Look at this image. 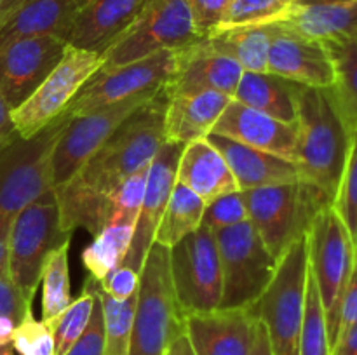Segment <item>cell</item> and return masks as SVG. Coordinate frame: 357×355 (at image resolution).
I'll use <instances>...</instances> for the list:
<instances>
[{"label": "cell", "instance_id": "6da1fadb", "mask_svg": "<svg viewBox=\"0 0 357 355\" xmlns=\"http://www.w3.org/2000/svg\"><path fill=\"white\" fill-rule=\"evenodd\" d=\"M164 108L162 86L153 100L135 111L68 181L54 187L65 232L84 228L94 237L107 226L114 191L129 176L150 166L166 141Z\"/></svg>", "mask_w": 357, "mask_h": 355}, {"label": "cell", "instance_id": "7a4b0ae2", "mask_svg": "<svg viewBox=\"0 0 357 355\" xmlns=\"http://www.w3.org/2000/svg\"><path fill=\"white\" fill-rule=\"evenodd\" d=\"M296 110L300 178L323 191L333 204L347 162L352 131L330 87L298 86Z\"/></svg>", "mask_w": 357, "mask_h": 355}, {"label": "cell", "instance_id": "3957f363", "mask_svg": "<svg viewBox=\"0 0 357 355\" xmlns=\"http://www.w3.org/2000/svg\"><path fill=\"white\" fill-rule=\"evenodd\" d=\"M185 334V313L174 292L169 249L152 244L139 270L129 355H164Z\"/></svg>", "mask_w": 357, "mask_h": 355}, {"label": "cell", "instance_id": "277c9868", "mask_svg": "<svg viewBox=\"0 0 357 355\" xmlns=\"http://www.w3.org/2000/svg\"><path fill=\"white\" fill-rule=\"evenodd\" d=\"M70 120L65 111L40 132L17 138L0 153V219H13L54 190L52 157Z\"/></svg>", "mask_w": 357, "mask_h": 355}, {"label": "cell", "instance_id": "5b68a950", "mask_svg": "<svg viewBox=\"0 0 357 355\" xmlns=\"http://www.w3.org/2000/svg\"><path fill=\"white\" fill-rule=\"evenodd\" d=\"M309 270L316 282L326 319L331 354L337 340L342 303L356 265V244L333 204L319 209L307 232Z\"/></svg>", "mask_w": 357, "mask_h": 355}, {"label": "cell", "instance_id": "8992f818", "mask_svg": "<svg viewBox=\"0 0 357 355\" xmlns=\"http://www.w3.org/2000/svg\"><path fill=\"white\" fill-rule=\"evenodd\" d=\"M307 277L309 249L305 235L279 258L271 285L253 305V312L267 331L272 355H300Z\"/></svg>", "mask_w": 357, "mask_h": 355}, {"label": "cell", "instance_id": "52a82bcc", "mask_svg": "<svg viewBox=\"0 0 357 355\" xmlns=\"http://www.w3.org/2000/svg\"><path fill=\"white\" fill-rule=\"evenodd\" d=\"M241 191L250 223L275 260L305 237L319 209L331 204L323 191L303 180Z\"/></svg>", "mask_w": 357, "mask_h": 355}, {"label": "cell", "instance_id": "ba28073f", "mask_svg": "<svg viewBox=\"0 0 357 355\" xmlns=\"http://www.w3.org/2000/svg\"><path fill=\"white\" fill-rule=\"evenodd\" d=\"M201 35L187 0H150L138 19L101 54L98 72L139 61L164 51H178Z\"/></svg>", "mask_w": 357, "mask_h": 355}, {"label": "cell", "instance_id": "9c48e42d", "mask_svg": "<svg viewBox=\"0 0 357 355\" xmlns=\"http://www.w3.org/2000/svg\"><path fill=\"white\" fill-rule=\"evenodd\" d=\"M70 239L72 233L61 228L54 191L14 216L7 242V268L26 298H35L49 253Z\"/></svg>", "mask_w": 357, "mask_h": 355}, {"label": "cell", "instance_id": "30bf717a", "mask_svg": "<svg viewBox=\"0 0 357 355\" xmlns=\"http://www.w3.org/2000/svg\"><path fill=\"white\" fill-rule=\"evenodd\" d=\"M223 289L220 308H248L267 291L279 260L265 247L250 221L216 230Z\"/></svg>", "mask_w": 357, "mask_h": 355}, {"label": "cell", "instance_id": "8fae6325", "mask_svg": "<svg viewBox=\"0 0 357 355\" xmlns=\"http://www.w3.org/2000/svg\"><path fill=\"white\" fill-rule=\"evenodd\" d=\"M100 68V52L86 51L68 44L63 58L35 93L20 106L10 110V118L20 138H31L61 117L73 97Z\"/></svg>", "mask_w": 357, "mask_h": 355}, {"label": "cell", "instance_id": "7c38bea8", "mask_svg": "<svg viewBox=\"0 0 357 355\" xmlns=\"http://www.w3.org/2000/svg\"><path fill=\"white\" fill-rule=\"evenodd\" d=\"M174 292L185 315L220 308L223 289L218 242L211 228L201 225L169 249Z\"/></svg>", "mask_w": 357, "mask_h": 355}, {"label": "cell", "instance_id": "4fadbf2b", "mask_svg": "<svg viewBox=\"0 0 357 355\" xmlns=\"http://www.w3.org/2000/svg\"><path fill=\"white\" fill-rule=\"evenodd\" d=\"M162 89V87H160ZM159 89V90H160ZM159 90L136 94L124 101L100 108L87 115L72 117L56 145L52 157L54 187L68 181L98 148L131 117L135 111L153 100Z\"/></svg>", "mask_w": 357, "mask_h": 355}, {"label": "cell", "instance_id": "5bb4252c", "mask_svg": "<svg viewBox=\"0 0 357 355\" xmlns=\"http://www.w3.org/2000/svg\"><path fill=\"white\" fill-rule=\"evenodd\" d=\"M174 68V51H164L117 68L96 72L79 90L66 111L70 117L87 115L136 94L159 90Z\"/></svg>", "mask_w": 357, "mask_h": 355}, {"label": "cell", "instance_id": "9a60e30c", "mask_svg": "<svg viewBox=\"0 0 357 355\" xmlns=\"http://www.w3.org/2000/svg\"><path fill=\"white\" fill-rule=\"evenodd\" d=\"M68 42L31 37L0 47V94L10 110L35 93L65 54Z\"/></svg>", "mask_w": 357, "mask_h": 355}, {"label": "cell", "instance_id": "2e32d148", "mask_svg": "<svg viewBox=\"0 0 357 355\" xmlns=\"http://www.w3.org/2000/svg\"><path fill=\"white\" fill-rule=\"evenodd\" d=\"M267 72L319 89H328L335 82L333 61L326 44L303 37L282 23L272 24Z\"/></svg>", "mask_w": 357, "mask_h": 355}, {"label": "cell", "instance_id": "e0dca14e", "mask_svg": "<svg viewBox=\"0 0 357 355\" xmlns=\"http://www.w3.org/2000/svg\"><path fill=\"white\" fill-rule=\"evenodd\" d=\"M183 145L173 141H164L157 155L150 162L149 176H146L145 195H143L142 209L136 219L135 232H132L131 247L126 256L124 263L135 268L139 274L145 258L153 244L155 230L164 214L167 200L171 197L174 184H176V171L180 162Z\"/></svg>", "mask_w": 357, "mask_h": 355}, {"label": "cell", "instance_id": "ac0fdd59", "mask_svg": "<svg viewBox=\"0 0 357 355\" xmlns=\"http://www.w3.org/2000/svg\"><path fill=\"white\" fill-rule=\"evenodd\" d=\"M257 326L253 306L185 315V334L195 355H250Z\"/></svg>", "mask_w": 357, "mask_h": 355}, {"label": "cell", "instance_id": "d6986e66", "mask_svg": "<svg viewBox=\"0 0 357 355\" xmlns=\"http://www.w3.org/2000/svg\"><path fill=\"white\" fill-rule=\"evenodd\" d=\"M243 68L229 56L213 51L204 40L197 38L192 44L174 51V68L164 84L166 93H195L216 90L234 97Z\"/></svg>", "mask_w": 357, "mask_h": 355}, {"label": "cell", "instance_id": "ffe728a7", "mask_svg": "<svg viewBox=\"0 0 357 355\" xmlns=\"http://www.w3.org/2000/svg\"><path fill=\"white\" fill-rule=\"evenodd\" d=\"M211 132L257 150H264L289 162L296 164L298 160L296 124H288L271 115L261 113L236 100H230Z\"/></svg>", "mask_w": 357, "mask_h": 355}, {"label": "cell", "instance_id": "44dd1931", "mask_svg": "<svg viewBox=\"0 0 357 355\" xmlns=\"http://www.w3.org/2000/svg\"><path fill=\"white\" fill-rule=\"evenodd\" d=\"M150 0H89L80 7L68 44L103 54L132 26Z\"/></svg>", "mask_w": 357, "mask_h": 355}, {"label": "cell", "instance_id": "7402d4cb", "mask_svg": "<svg viewBox=\"0 0 357 355\" xmlns=\"http://www.w3.org/2000/svg\"><path fill=\"white\" fill-rule=\"evenodd\" d=\"M206 139L222 153L239 190H253L302 180L295 162L213 132H209Z\"/></svg>", "mask_w": 357, "mask_h": 355}, {"label": "cell", "instance_id": "603a6c76", "mask_svg": "<svg viewBox=\"0 0 357 355\" xmlns=\"http://www.w3.org/2000/svg\"><path fill=\"white\" fill-rule=\"evenodd\" d=\"M166 93V90H164ZM232 97L216 90L166 93L164 134L166 141L188 145L204 139Z\"/></svg>", "mask_w": 357, "mask_h": 355}, {"label": "cell", "instance_id": "cb8c5ba5", "mask_svg": "<svg viewBox=\"0 0 357 355\" xmlns=\"http://www.w3.org/2000/svg\"><path fill=\"white\" fill-rule=\"evenodd\" d=\"M281 23L319 42L357 38V0H295Z\"/></svg>", "mask_w": 357, "mask_h": 355}, {"label": "cell", "instance_id": "d4e9b609", "mask_svg": "<svg viewBox=\"0 0 357 355\" xmlns=\"http://www.w3.org/2000/svg\"><path fill=\"white\" fill-rule=\"evenodd\" d=\"M77 14L75 0H28L0 24V47L31 37H54L68 42Z\"/></svg>", "mask_w": 357, "mask_h": 355}, {"label": "cell", "instance_id": "484cf974", "mask_svg": "<svg viewBox=\"0 0 357 355\" xmlns=\"http://www.w3.org/2000/svg\"><path fill=\"white\" fill-rule=\"evenodd\" d=\"M176 183L190 188L204 204L220 195L239 190L222 153L206 138L183 146L178 162Z\"/></svg>", "mask_w": 357, "mask_h": 355}, {"label": "cell", "instance_id": "4316f807", "mask_svg": "<svg viewBox=\"0 0 357 355\" xmlns=\"http://www.w3.org/2000/svg\"><path fill=\"white\" fill-rule=\"evenodd\" d=\"M298 86L274 73L243 72L232 100L282 122L296 124Z\"/></svg>", "mask_w": 357, "mask_h": 355}, {"label": "cell", "instance_id": "83f0119b", "mask_svg": "<svg viewBox=\"0 0 357 355\" xmlns=\"http://www.w3.org/2000/svg\"><path fill=\"white\" fill-rule=\"evenodd\" d=\"M204 40L213 51L232 58L243 72H267L272 24L218 30L206 35Z\"/></svg>", "mask_w": 357, "mask_h": 355}, {"label": "cell", "instance_id": "f1b7e54d", "mask_svg": "<svg viewBox=\"0 0 357 355\" xmlns=\"http://www.w3.org/2000/svg\"><path fill=\"white\" fill-rule=\"evenodd\" d=\"M206 204L197 194L183 184H174L164 214L155 230L153 244L173 249L180 240L194 233L202 225Z\"/></svg>", "mask_w": 357, "mask_h": 355}, {"label": "cell", "instance_id": "f546056e", "mask_svg": "<svg viewBox=\"0 0 357 355\" xmlns=\"http://www.w3.org/2000/svg\"><path fill=\"white\" fill-rule=\"evenodd\" d=\"M335 68V82L330 87L345 122L357 127V38L324 42Z\"/></svg>", "mask_w": 357, "mask_h": 355}, {"label": "cell", "instance_id": "4dcf8cb0", "mask_svg": "<svg viewBox=\"0 0 357 355\" xmlns=\"http://www.w3.org/2000/svg\"><path fill=\"white\" fill-rule=\"evenodd\" d=\"M135 226L107 225L93 242L82 251V263L87 274L98 282L103 281L119 265L124 263L129 253Z\"/></svg>", "mask_w": 357, "mask_h": 355}, {"label": "cell", "instance_id": "1f68e13d", "mask_svg": "<svg viewBox=\"0 0 357 355\" xmlns=\"http://www.w3.org/2000/svg\"><path fill=\"white\" fill-rule=\"evenodd\" d=\"M70 242L56 247L42 267V320L49 322L72 303L70 285Z\"/></svg>", "mask_w": 357, "mask_h": 355}, {"label": "cell", "instance_id": "d6a6232c", "mask_svg": "<svg viewBox=\"0 0 357 355\" xmlns=\"http://www.w3.org/2000/svg\"><path fill=\"white\" fill-rule=\"evenodd\" d=\"M96 299L98 281L91 277V275H87L86 282H84L82 294L79 298L72 299V303L58 317L45 322L49 324L52 336H54L56 355H65L70 350V347L79 340V336L84 333L87 324H89Z\"/></svg>", "mask_w": 357, "mask_h": 355}, {"label": "cell", "instance_id": "836d02e7", "mask_svg": "<svg viewBox=\"0 0 357 355\" xmlns=\"http://www.w3.org/2000/svg\"><path fill=\"white\" fill-rule=\"evenodd\" d=\"M100 299L105 322V355H129L136 294L124 301H119L100 289Z\"/></svg>", "mask_w": 357, "mask_h": 355}, {"label": "cell", "instance_id": "e575fe53", "mask_svg": "<svg viewBox=\"0 0 357 355\" xmlns=\"http://www.w3.org/2000/svg\"><path fill=\"white\" fill-rule=\"evenodd\" d=\"M293 3L295 0H234L215 31L281 23L291 10Z\"/></svg>", "mask_w": 357, "mask_h": 355}, {"label": "cell", "instance_id": "d590c367", "mask_svg": "<svg viewBox=\"0 0 357 355\" xmlns=\"http://www.w3.org/2000/svg\"><path fill=\"white\" fill-rule=\"evenodd\" d=\"M300 355H331L330 336H328L326 319L321 305L319 292L316 282L309 270L307 277L305 313H303L302 341H300Z\"/></svg>", "mask_w": 357, "mask_h": 355}, {"label": "cell", "instance_id": "8d00e7d4", "mask_svg": "<svg viewBox=\"0 0 357 355\" xmlns=\"http://www.w3.org/2000/svg\"><path fill=\"white\" fill-rule=\"evenodd\" d=\"M149 167H143L138 173L129 176L110 198V216L107 225H124L135 226L138 219L139 209H142L143 195H145L146 176Z\"/></svg>", "mask_w": 357, "mask_h": 355}, {"label": "cell", "instance_id": "74e56055", "mask_svg": "<svg viewBox=\"0 0 357 355\" xmlns=\"http://www.w3.org/2000/svg\"><path fill=\"white\" fill-rule=\"evenodd\" d=\"M335 211L351 232L354 244L357 240V127L352 131L347 162L342 173L340 184L333 200Z\"/></svg>", "mask_w": 357, "mask_h": 355}, {"label": "cell", "instance_id": "f35d334b", "mask_svg": "<svg viewBox=\"0 0 357 355\" xmlns=\"http://www.w3.org/2000/svg\"><path fill=\"white\" fill-rule=\"evenodd\" d=\"M10 347L17 355H56V343L49 324L37 320L33 312H28L17 324Z\"/></svg>", "mask_w": 357, "mask_h": 355}, {"label": "cell", "instance_id": "ab89813d", "mask_svg": "<svg viewBox=\"0 0 357 355\" xmlns=\"http://www.w3.org/2000/svg\"><path fill=\"white\" fill-rule=\"evenodd\" d=\"M244 221H250V216H248L246 200L241 190L213 198L206 204L204 216H202V225L211 228L213 232L241 225Z\"/></svg>", "mask_w": 357, "mask_h": 355}, {"label": "cell", "instance_id": "60d3db41", "mask_svg": "<svg viewBox=\"0 0 357 355\" xmlns=\"http://www.w3.org/2000/svg\"><path fill=\"white\" fill-rule=\"evenodd\" d=\"M65 355H105V322L100 299V284H98V299L94 303L89 324Z\"/></svg>", "mask_w": 357, "mask_h": 355}, {"label": "cell", "instance_id": "b9f144b4", "mask_svg": "<svg viewBox=\"0 0 357 355\" xmlns=\"http://www.w3.org/2000/svg\"><path fill=\"white\" fill-rule=\"evenodd\" d=\"M31 301L33 299L26 298L23 291L17 287L6 265L0 270V319L7 317L20 324L31 310Z\"/></svg>", "mask_w": 357, "mask_h": 355}, {"label": "cell", "instance_id": "7bdbcfd3", "mask_svg": "<svg viewBox=\"0 0 357 355\" xmlns=\"http://www.w3.org/2000/svg\"><path fill=\"white\" fill-rule=\"evenodd\" d=\"M232 2L234 0H187L197 33L201 37L213 33Z\"/></svg>", "mask_w": 357, "mask_h": 355}, {"label": "cell", "instance_id": "ee69618b", "mask_svg": "<svg viewBox=\"0 0 357 355\" xmlns=\"http://www.w3.org/2000/svg\"><path fill=\"white\" fill-rule=\"evenodd\" d=\"M139 274L128 265H119L100 282V289L110 298L124 301L138 292Z\"/></svg>", "mask_w": 357, "mask_h": 355}, {"label": "cell", "instance_id": "f6af8a7d", "mask_svg": "<svg viewBox=\"0 0 357 355\" xmlns=\"http://www.w3.org/2000/svg\"><path fill=\"white\" fill-rule=\"evenodd\" d=\"M354 324H357V274H352L351 284H349L347 292H345L344 303H342L340 319H338V331H337V341L351 329ZM335 348V347H333Z\"/></svg>", "mask_w": 357, "mask_h": 355}, {"label": "cell", "instance_id": "bcb514c9", "mask_svg": "<svg viewBox=\"0 0 357 355\" xmlns=\"http://www.w3.org/2000/svg\"><path fill=\"white\" fill-rule=\"evenodd\" d=\"M17 138H20V134H17L13 118H10V108L0 94V153Z\"/></svg>", "mask_w": 357, "mask_h": 355}, {"label": "cell", "instance_id": "7dc6e473", "mask_svg": "<svg viewBox=\"0 0 357 355\" xmlns=\"http://www.w3.org/2000/svg\"><path fill=\"white\" fill-rule=\"evenodd\" d=\"M331 355H357V324L337 341Z\"/></svg>", "mask_w": 357, "mask_h": 355}, {"label": "cell", "instance_id": "c3c4849f", "mask_svg": "<svg viewBox=\"0 0 357 355\" xmlns=\"http://www.w3.org/2000/svg\"><path fill=\"white\" fill-rule=\"evenodd\" d=\"M250 355H272L267 331H265V326L260 322V319H258L257 334H255V343H253V348H251Z\"/></svg>", "mask_w": 357, "mask_h": 355}, {"label": "cell", "instance_id": "681fc988", "mask_svg": "<svg viewBox=\"0 0 357 355\" xmlns=\"http://www.w3.org/2000/svg\"><path fill=\"white\" fill-rule=\"evenodd\" d=\"M13 219H0V270L7 265V242Z\"/></svg>", "mask_w": 357, "mask_h": 355}, {"label": "cell", "instance_id": "f907efd6", "mask_svg": "<svg viewBox=\"0 0 357 355\" xmlns=\"http://www.w3.org/2000/svg\"><path fill=\"white\" fill-rule=\"evenodd\" d=\"M16 327L17 322H14L13 319H7V317H2V319H0V347H2V345H10Z\"/></svg>", "mask_w": 357, "mask_h": 355}, {"label": "cell", "instance_id": "816d5d0a", "mask_svg": "<svg viewBox=\"0 0 357 355\" xmlns=\"http://www.w3.org/2000/svg\"><path fill=\"white\" fill-rule=\"evenodd\" d=\"M169 350L173 352V355H195L194 348H192L187 334H181V336H178L176 340L173 341V345H171Z\"/></svg>", "mask_w": 357, "mask_h": 355}, {"label": "cell", "instance_id": "f5cc1de1", "mask_svg": "<svg viewBox=\"0 0 357 355\" xmlns=\"http://www.w3.org/2000/svg\"><path fill=\"white\" fill-rule=\"evenodd\" d=\"M28 0H0V24Z\"/></svg>", "mask_w": 357, "mask_h": 355}, {"label": "cell", "instance_id": "db71d44e", "mask_svg": "<svg viewBox=\"0 0 357 355\" xmlns=\"http://www.w3.org/2000/svg\"><path fill=\"white\" fill-rule=\"evenodd\" d=\"M0 355H16V352H14V348L10 345H2L0 347Z\"/></svg>", "mask_w": 357, "mask_h": 355}, {"label": "cell", "instance_id": "11a10c76", "mask_svg": "<svg viewBox=\"0 0 357 355\" xmlns=\"http://www.w3.org/2000/svg\"><path fill=\"white\" fill-rule=\"evenodd\" d=\"M87 2H89V0H75V3H77V6H79V9H80V7L86 6Z\"/></svg>", "mask_w": 357, "mask_h": 355}, {"label": "cell", "instance_id": "9f6ffc18", "mask_svg": "<svg viewBox=\"0 0 357 355\" xmlns=\"http://www.w3.org/2000/svg\"><path fill=\"white\" fill-rule=\"evenodd\" d=\"M352 274H357V240H356V265H354V271Z\"/></svg>", "mask_w": 357, "mask_h": 355}, {"label": "cell", "instance_id": "6f0895ef", "mask_svg": "<svg viewBox=\"0 0 357 355\" xmlns=\"http://www.w3.org/2000/svg\"><path fill=\"white\" fill-rule=\"evenodd\" d=\"M164 355H173V352H171V350H167L166 354H164Z\"/></svg>", "mask_w": 357, "mask_h": 355}]
</instances>
